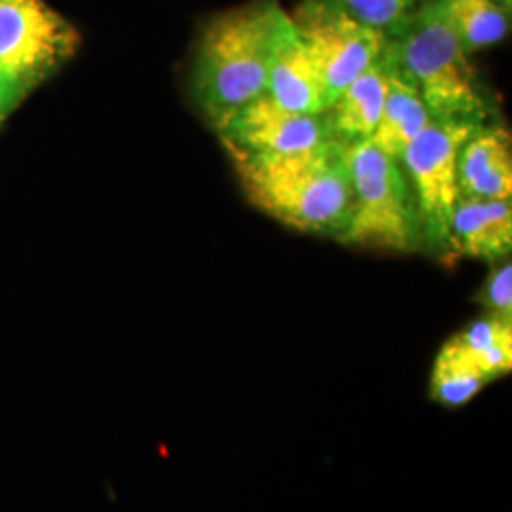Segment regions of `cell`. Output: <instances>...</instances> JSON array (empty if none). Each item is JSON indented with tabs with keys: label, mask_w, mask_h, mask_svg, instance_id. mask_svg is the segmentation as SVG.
I'll use <instances>...</instances> for the list:
<instances>
[{
	"label": "cell",
	"mask_w": 512,
	"mask_h": 512,
	"mask_svg": "<svg viewBox=\"0 0 512 512\" xmlns=\"http://www.w3.org/2000/svg\"><path fill=\"white\" fill-rule=\"evenodd\" d=\"M247 200L306 234L340 239L353 213L349 145L338 139L289 154L228 150Z\"/></svg>",
	"instance_id": "1"
},
{
	"label": "cell",
	"mask_w": 512,
	"mask_h": 512,
	"mask_svg": "<svg viewBox=\"0 0 512 512\" xmlns=\"http://www.w3.org/2000/svg\"><path fill=\"white\" fill-rule=\"evenodd\" d=\"M291 16L277 0H253L207 21L190 67V95L215 128L266 93L275 48Z\"/></svg>",
	"instance_id": "2"
},
{
	"label": "cell",
	"mask_w": 512,
	"mask_h": 512,
	"mask_svg": "<svg viewBox=\"0 0 512 512\" xmlns=\"http://www.w3.org/2000/svg\"><path fill=\"white\" fill-rule=\"evenodd\" d=\"M384 33L385 55L418 88L433 120L486 124L490 110L469 55L427 0Z\"/></svg>",
	"instance_id": "3"
},
{
	"label": "cell",
	"mask_w": 512,
	"mask_h": 512,
	"mask_svg": "<svg viewBox=\"0 0 512 512\" xmlns=\"http://www.w3.org/2000/svg\"><path fill=\"white\" fill-rule=\"evenodd\" d=\"M82 46L71 19L46 0H0V99L16 114Z\"/></svg>",
	"instance_id": "4"
},
{
	"label": "cell",
	"mask_w": 512,
	"mask_h": 512,
	"mask_svg": "<svg viewBox=\"0 0 512 512\" xmlns=\"http://www.w3.org/2000/svg\"><path fill=\"white\" fill-rule=\"evenodd\" d=\"M353 213L338 241L412 253L421 247L420 217L403 162L370 141L349 145Z\"/></svg>",
	"instance_id": "5"
},
{
	"label": "cell",
	"mask_w": 512,
	"mask_h": 512,
	"mask_svg": "<svg viewBox=\"0 0 512 512\" xmlns=\"http://www.w3.org/2000/svg\"><path fill=\"white\" fill-rule=\"evenodd\" d=\"M482 124L431 120L404 152V169L412 183L420 217L421 247L435 255L454 251L452 219L461 192L459 150Z\"/></svg>",
	"instance_id": "6"
},
{
	"label": "cell",
	"mask_w": 512,
	"mask_h": 512,
	"mask_svg": "<svg viewBox=\"0 0 512 512\" xmlns=\"http://www.w3.org/2000/svg\"><path fill=\"white\" fill-rule=\"evenodd\" d=\"M291 18L317 67L329 107L384 54V31L366 27L321 0H304Z\"/></svg>",
	"instance_id": "7"
},
{
	"label": "cell",
	"mask_w": 512,
	"mask_h": 512,
	"mask_svg": "<svg viewBox=\"0 0 512 512\" xmlns=\"http://www.w3.org/2000/svg\"><path fill=\"white\" fill-rule=\"evenodd\" d=\"M226 150L245 154H289L336 139L327 112L306 114L262 93L215 126Z\"/></svg>",
	"instance_id": "8"
},
{
	"label": "cell",
	"mask_w": 512,
	"mask_h": 512,
	"mask_svg": "<svg viewBox=\"0 0 512 512\" xmlns=\"http://www.w3.org/2000/svg\"><path fill=\"white\" fill-rule=\"evenodd\" d=\"M458 181L461 196L484 200H511V137L503 128L482 124L459 150Z\"/></svg>",
	"instance_id": "9"
},
{
	"label": "cell",
	"mask_w": 512,
	"mask_h": 512,
	"mask_svg": "<svg viewBox=\"0 0 512 512\" xmlns=\"http://www.w3.org/2000/svg\"><path fill=\"white\" fill-rule=\"evenodd\" d=\"M266 93L279 105L296 112L323 114L329 110L317 67L294 27L293 18L275 48Z\"/></svg>",
	"instance_id": "10"
},
{
	"label": "cell",
	"mask_w": 512,
	"mask_h": 512,
	"mask_svg": "<svg viewBox=\"0 0 512 512\" xmlns=\"http://www.w3.org/2000/svg\"><path fill=\"white\" fill-rule=\"evenodd\" d=\"M454 251L499 262L511 255V200H484L461 196L452 219Z\"/></svg>",
	"instance_id": "11"
},
{
	"label": "cell",
	"mask_w": 512,
	"mask_h": 512,
	"mask_svg": "<svg viewBox=\"0 0 512 512\" xmlns=\"http://www.w3.org/2000/svg\"><path fill=\"white\" fill-rule=\"evenodd\" d=\"M389 90V65L385 55L344 88L327 110L330 128L342 143L368 141L380 122Z\"/></svg>",
	"instance_id": "12"
},
{
	"label": "cell",
	"mask_w": 512,
	"mask_h": 512,
	"mask_svg": "<svg viewBox=\"0 0 512 512\" xmlns=\"http://www.w3.org/2000/svg\"><path fill=\"white\" fill-rule=\"evenodd\" d=\"M385 59L389 65V90L380 122L368 141L401 162L406 148L431 124L433 118L418 88L389 61L387 55Z\"/></svg>",
	"instance_id": "13"
},
{
	"label": "cell",
	"mask_w": 512,
	"mask_h": 512,
	"mask_svg": "<svg viewBox=\"0 0 512 512\" xmlns=\"http://www.w3.org/2000/svg\"><path fill=\"white\" fill-rule=\"evenodd\" d=\"M450 27L467 55L505 40L511 31V6L497 0H427Z\"/></svg>",
	"instance_id": "14"
},
{
	"label": "cell",
	"mask_w": 512,
	"mask_h": 512,
	"mask_svg": "<svg viewBox=\"0 0 512 512\" xmlns=\"http://www.w3.org/2000/svg\"><path fill=\"white\" fill-rule=\"evenodd\" d=\"M494 382L469 351L452 336L442 348L431 368L429 399L446 408H461L471 403L476 395Z\"/></svg>",
	"instance_id": "15"
},
{
	"label": "cell",
	"mask_w": 512,
	"mask_h": 512,
	"mask_svg": "<svg viewBox=\"0 0 512 512\" xmlns=\"http://www.w3.org/2000/svg\"><path fill=\"white\" fill-rule=\"evenodd\" d=\"M456 338L492 380L511 372L512 323L484 315L458 332Z\"/></svg>",
	"instance_id": "16"
},
{
	"label": "cell",
	"mask_w": 512,
	"mask_h": 512,
	"mask_svg": "<svg viewBox=\"0 0 512 512\" xmlns=\"http://www.w3.org/2000/svg\"><path fill=\"white\" fill-rule=\"evenodd\" d=\"M366 27L385 31L423 0H321Z\"/></svg>",
	"instance_id": "17"
},
{
	"label": "cell",
	"mask_w": 512,
	"mask_h": 512,
	"mask_svg": "<svg viewBox=\"0 0 512 512\" xmlns=\"http://www.w3.org/2000/svg\"><path fill=\"white\" fill-rule=\"evenodd\" d=\"M476 300L486 310V315L512 323V266L511 262L495 268L486 279Z\"/></svg>",
	"instance_id": "18"
},
{
	"label": "cell",
	"mask_w": 512,
	"mask_h": 512,
	"mask_svg": "<svg viewBox=\"0 0 512 512\" xmlns=\"http://www.w3.org/2000/svg\"><path fill=\"white\" fill-rule=\"evenodd\" d=\"M12 116H14V114L8 110V107L4 105V101L0 99V129H2V126H4Z\"/></svg>",
	"instance_id": "19"
},
{
	"label": "cell",
	"mask_w": 512,
	"mask_h": 512,
	"mask_svg": "<svg viewBox=\"0 0 512 512\" xmlns=\"http://www.w3.org/2000/svg\"><path fill=\"white\" fill-rule=\"evenodd\" d=\"M497 2H501V4H507V6H512V0H497Z\"/></svg>",
	"instance_id": "20"
}]
</instances>
